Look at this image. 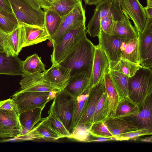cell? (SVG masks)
<instances>
[{"instance_id": "6da1fadb", "label": "cell", "mask_w": 152, "mask_h": 152, "mask_svg": "<svg viewBox=\"0 0 152 152\" xmlns=\"http://www.w3.org/2000/svg\"><path fill=\"white\" fill-rule=\"evenodd\" d=\"M94 45L84 37L58 64L71 70V77L86 71L91 76L94 53Z\"/></svg>"}, {"instance_id": "7a4b0ae2", "label": "cell", "mask_w": 152, "mask_h": 152, "mask_svg": "<svg viewBox=\"0 0 152 152\" xmlns=\"http://www.w3.org/2000/svg\"><path fill=\"white\" fill-rule=\"evenodd\" d=\"M128 96L138 106L152 94V69L142 67L132 77H129Z\"/></svg>"}, {"instance_id": "3957f363", "label": "cell", "mask_w": 152, "mask_h": 152, "mask_svg": "<svg viewBox=\"0 0 152 152\" xmlns=\"http://www.w3.org/2000/svg\"><path fill=\"white\" fill-rule=\"evenodd\" d=\"M86 22H83L69 30L54 44L51 55L52 65L59 64L79 41L86 35Z\"/></svg>"}, {"instance_id": "277c9868", "label": "cell", "mask_w": 152, "mask_h": 152, "mask_svg": "<svg viewBox=\"0 0 152 152\" xmlns=\"http://www.w3.org/2000/svg\"><path fill=\"white\" fill-rule=\"evenodd\" d=\"M57 92L18 91L12 95V98L20 114L24 111L36 108L43 110L47 103L53 99Z\"/></svg>"}, {"instance_id": "5b68a950", "label": "cell", "mask_w": 152, "mask_h": 152, "mask_svg": "<svg viewBox=\"0 0 152 152\" xmlns=\"http://www.w3.org/2000/svg\"><path fill=\"white\" fill-rule=\"evenodd\" d=\"M75 99L63 89L57 92L48 113L58 116L69 131L71 124Z\"/></svg>"}, {"instance_id": "8992f818", "label": "cell", "mask_w": 152, "mask_h": 152, "mask_svg": "<svg viewBox=\"0 0 152 152\" xmlns=\"http://www.w3.org/2000/svg\"><path fill=\"white\" fill-rule=\"evenodd\" d=\"M8 1L19 23L23 22L31 25L45 26L44 11L34 9L23 0Z\"/></svg>"}, {"instance_id": "52a82bcc", "label": "cell", "mask_w": 152, "mask_h": 152, "mask_svg": "<svg viewBox=\"0 0 152 152\" xmlns=\"http://www.w3.org/2000/svg\"><path fill=\"white\" fill-rule=\"evenodd\" d=\"M99 44L109 61H116L120 59L121 55L128 42L131 39L104 32L100 33L98 37Z\"/></svg>"}, {"instance_id": "ba28073f", "label": "cell", "mask_w": 152, "mask_h": 152, "mask_svg": "<svg viewBox=\"0 0 152 152\" xmlns=\"http://www.w3.org/2000/svg\"><path fill=\"white\" fill-rule=\"evenodd\" d=\"M19 116L18 112L0 109V137L18 138L23 135Z\"/></svg>"}, {"instance_id": "9c48e42d", "label": "cell", "mask_w": 152, "mask_h": 152, "mask_svg": "<svg viewBox=\"0 0 152 152\" xmlns=\"http://www.w3.org/2000/svg\"><path fill=\"white\" fill-rule=\"evenodd\" d=\"M138 50L140 65L152 69V18H147L145 27L138 33Z\"/></svg>"}, {"instance_id": "30bf717a", "label": "cell", "mask_w": 152, "mask_h": 152, "mask_svg": "<svg viewBox=\"0 0 152 152\" xmlns=\"http://www.w3.org/2000/svg\"><path fill=\"white\" fill-rule=\"evenodd\" d=\"M140 110L135 114L116 117L122 118L140 129H152V94L139 105Z\"/></svg>"}, {"instance_id": "8fae6325", "label": "cell", "mask_w": 152, "mask_h": 152, "mask_svg": "<svg viewBox=\"0 0 152 152\" xmlns=\"http://www.w3.org/2000/svg\"><path fill=\"white\" fill-rule=\"evenodd\" d=\"M85 10L79 0L74 8L63 17L57 30L50 41L53 45L65 33L79 24L86 22Z\"/></svg>"}, {"instance_id": "7c38bea8", "label": "cell", "mask_w": 152, "mask_h": 152, "mask_svg": "<svg viewBox=\"0 0 152 152\" xmlns=\"http://www.w3.org/2000/svg\"><path fill=\"white\" fill-rule=\"evenodd\" d=\"M105 92L103 77L95 84L90 86L88 91L85 110L79 124L89 129L93 124L96 105L103 93Z\"/></svg>"}, {"instance_id": "4fadbf2b", "label": "cell", "mask_w": 152, "mask_h": 152, "mask_svg": "<svg viewBox=\"0 0 152 152\" xmlns=\"http://www.w3.org/2000/svg\"><path fill=\"white\" fill-rule=\"evenodd\" d=\"M121 8L124 16L133 21L138 33L144 29L147 17L139 0H121Z\"/></svg>"}, {"instance_id": "5bb4252c", "label": "cell", "mask_w": 152, "mask_h": 152, "mask_svg": "<svg viewBox=\"0 0 152 152\" xmlns=\"http://www.w3.org/2000/svg\"><path fill=\"white\" fill-rule=\"evenodd\" d=\"M19 25L22 48L50 39L45 26L31 25L23 22L20 23Z\"/></svg>"}, {"instance_id": "9a60e30c", "label": "cell", "mask_w": 152, "mask_h": 152, "mask_svg": "<svg viewBox=\"0 0 152 152\" xmlns=\"http://www.w3.org/2000/svg\"><path fill=\"white\" fill-rule=\"evenodd\" d=\"M44 74V71L41 73L24 75L19 83L21 89L19 91L57 92L61 90L45 80Z\"/></svg>"}, {"instance_id": "2e32d148", "label": "cell", "mask_w": 152, "mask_h": 152, "mask_svg": "<svg viewBox=\"0 0 152 152\" xmlns=\"http://www.w3.org/2000/svg\"><path fill=\"white\" fill-rule=\"evenodd\" d=\"M95 6L93 15L86 27L87 32L92 37L99 36L100 22L103 17L121 9L107 0H102Z\"/></svg>"}, {"instance_id": "e0dca14e", "label": "cell", "mask_w": 152, "mask_h": 152, "mask_svg": "<svg viewBox=\"0 0 152 152\" xmlns=\"http://www.w3.org/2000/svg\"><path fill=\"white\" fill-rule=\"evenodd\" d=\"M94 53L90 84L93 86L109 72V61L100 45H94Z\"/></svg>"}, {"instance_id": "ac0fdd59", "label": "cell", "mask_w": 152, "mask_h": 152, "mask_svg": "<svg viewBox=\"0 0 152 152\" xmlns=\"http://www.w3.org/2000/svg\"><path fill=\"white\" fill-rule=\"evenodd\" d=\"M44 79L57 88L63 89L67 85L71 77V70L59 64L52 65L44 71Z\"/></svg>"}, {"instance_id": "d6986e66", "label": "cell", "mask_w": 152, "mask_h": 152, "mask_svg": "<svg viewBox=\"0 0 152 152\" xmlns=\"http://www.w3.org/2000/svg\"><path fill=\"white\" fill-rule=\"evenodd\" d=\"M90 76L86 71L71 76L63 89L74 99L80 96L90 86Z\"/></svg>"}, {"instance_id": "ffe728a7", "label": "cell", "mask_w": 152, "mask_h": 152, "mask_svg": "<svg viewBox=\"0 0 152 152\" xmlns=\"http://www.w3.org/2000/svg\"><path fill=\"white\" fill-rule=\"evenodd\" d=\"M21 61L17 56H9L4 50L0 51V75H24Z\"/></svg>"}, {"instance_id": "44dd1931", "label": "cell", "mask_w": 152, "mask_h": 152, "mask_svg": "<svg viewBox=\"0 0 152 152\" xmlns=\"http://www.w3.org/2000/svg\"><path fill=\"white\" fill-rule=\"evenodd\" d=\"M106 33L131 39L138 37L137 31L125 16L121 20L115 21Z\"/></svg>"}, {"instance_id": "7402d4cb", "label": "cell", "mask_w": 152, "mask_h": 152, "mask_svg": "<svg viewBox=\"0 0 152 152\" xmlns=\"http://www.w3.org/2000/svg\"><path fill=\"white\" fill-rule=\"evenodd\" d=\"M4 50L9 56H18L22 49L19 25L9 33H4Z\"/></svg>"}, {"instance_id": "603a6c76", "label": "cell", "mask_w": 152, "mask_h": 152, "mask_svg": "<svg viewBox=\"0 0 152 152\" xmlns=\"http://www.w3.org/2000/svg\"><path fill=\"white\" fill-rule=\"evenodd\" d=\"M90 86L74 100L72 122L69 129L70 133L78 124L84 114Z\"/></svg>"}, {"instance_id": "cb8c5ba5", "label": "cell", "mask_w": 152, "mask_h": 152, "mask_svg": "<svg viewBox=\"0 0 152 152\" xmlns=\"http://www.w3.org/2000/svg\"><path fill=\"white\" fill-rule=\"evenodd\" d=\"M109 131L113 137L120 134L140 129L126 120L118 117L110 116L105 120Z\"/></svg>"}, {"instance_id": "d4e9b609", "label": "cell", "mask_w": 152, "mask_h": 152, "mask_svg": "<svg viewBox=\"0 0 152 152\" xmlns=\"http://www.w3.org/2000/svg\"><path fill=\"white\" fill-rule=\"evenodd\" d=\"M103 79L105 92L108 100L107 116H114L120 102L119 97L113 85L109 72L105 73Z\"/></svg>"}, {"instance_id": "484cf974", "label": "cell", "mask_w": 152, "mask_h": 152, "mask_svg": "<svg viewBox=\"0 0 152 152\" xmlns=\"http://www.w3.org/2000/svg\"><path fill=\"white\" fill-rule=\"evenodd\" d=\"M42 109L38 108L24 111L19 114L20 121L23 130L26 132L31 130L42 121Z\"/></svg>"}, {"instance_id": "4316f807", "label": "cell", "mask_w": 152, "mask_h": 152, "mask_svg": "<svg viewBox=\"0 0 152 152\" xmlns=\"http://www.w3.org/2000/svg\"><path fill=\"white\" fill-rule=\"evenodd\" d=\"M109 72L120 101L129 98L128 84L129 77L115 71L110 70Z\"/></svg>"}, {"instance_id": "83f0119b", "label": "cell", "mask_w": 152, "mask_h": 152, "mask_svg": "<svg viewBox=\"0 0 152 152\" xmlns=\"http://www.w3.org/2000/svg\"><path fill=\"white\" fill-rule=\"evenodd\" d=\"M142 66L140 64L120 58L116 61H109V69L124 74L129 77L132 76Z\"/></svg>"}, {"instance_id": "f1b7e54d", "label": "cell", "mask_w": 152, "mask_h": 152, "mask_svg": "<svg viewBox=\"0 0 152 152\" xmlns=\"http://www.w3.org/2000/svg\"><path fill=\"white\" fill-rule=\"evenodd\" d=\"M21 68L24 75L41 73L45 70L44 64L36 53L28 56L25 60L22 61Z\"/></svg>"}, {"instance_id": "f546056e", "label": "cell", "mask_w": 152, "mask_h": 152, "mask_svg": "<svg viewBox=\"0 0 152 152\" xmlns=\"http://www.w3.org/2000/svg\"><path fill=\"white\" fill-rule=\"evenodd\" d=\"M41 136L42 139L56 140L61 138L53 128L48 117L43 118L33 128Z\"/></svg>"}, {"instance_id": "4dcf8cb0", "label": "cell", "mask_w": 152, "mask_h": 152, "mask_svg": "<svg viewBox=\"0 0 152 152\" xmlns=\"http://www.w3.org/2000/svg\"><path fill=\"white\" fill-rule=\"evenodd\" d=\"M120 58L140 64L138 37L131 39L128 42L121 55Z\"/></svg>"}, {"instance_id": "1f68e13d", "label": "cell", "mask_w": 152, "mask_h": 152, "mask_svg": "<svg viewBox=\"0 0 152 152\" xmlns=\"http://www.w3.org/2000/svg\"><path fill=\"white\" fill-rule=\"evenodd\" d=\"M44 10L45 25L50 37V41L59 27L63 18L53 11L48 9Z\"/></svg>"}, {"instance_id": "d6a6232c", "label": "cell", "mask_w": 152, "mask_h": 152, "mask_svg": "<svg viewBox=\"0 0 152 152\" xmlns=\"http://www.w3.org/2000/svg\"><path fill=\"white\" fill-rule=\"evenodd\" d=\"M19 23L14 13L7 12L0 9V29L8 34L17 27Z\"/></svg>"}, {"instance_id": "836d02e7", "label": "cell", "mask_w": 152, "mask_h": 152, "mask_svg": "<svg viewBox=\"0 0 152 152\" xmlns=\"http://www.w3.org/2000/svg\"><path fill=\"white\" fill-rule=\"evenodd\" d=\"M79 0H55L48 9L53 11L63 18L74 8Z\"/></svg>"}, {"instance_id": "e575fe53", "label": "cell", "mask_w": 152, "mask_h": 152, "mask_svg": "<svg viewBox=\"0 0 152 152\" xmlns=\"http://www.w3.org/2000/svg\"><path fill=\"white\" fill-rule=\"evenodd\" d=\"M108 100L105 92L102 95L96 106L92 124L105 121L108 117Z\"/></svg>"}, {"instance_id": "d590c367", "label": "cell", "mask_w": 152, "mask_h": 152, "mask_svg": "<svg viewBox=\"0 0 152 152\" xmlns=\"http://www.w3.org/2000/svg\"><path fill=\"white\" fill-rule=\"evenodd\" d=\"M140 109L138 106L129 98L120 101L116 110L115 117L135 114Z\"/></svg>"}, {"instance_id": "8d00e7d4", "label": "cell", "mask_w": 152, "mask_h": 152, "mask_svg": "<svg viewBox=\"0 0 152 152\" xmlns=\"http://www.w3.org/2000/svg\"><path fill=\"white\" fill-rule=\"evenodd\" d=\"M89 130L93 137H113L108 129L105 121L93 123L89 128Z\"/></svg>"}, {"instance_id": "74e56055", "label": "cell", "mask_w": 152, "mask_h": 152, "mask_svg": "<svg viewBox=\"0 0 152 152\" xmlns=\"http://www.w3.org/2000/svg\"><path fill=\"white\" fill-rule=\"evenodd\" d=\"M71 134L70 138L79 141L90 142L93 139L89 129L81 124H78Z\"/></svg>"}, {"instance_id": "f35d334b", "label": "cell", "mask_w": 152, "mask_h": 152, "mask_svg": "<svg viewBox=\"0 0 152 152\" xmlns=\"http://www.w3.org/2000/svg\"><path fill=\"white\" fill-rule=\"evenodd\" d=\"M48 118L53 128L60 135L61 138H70L71 134L66 128L63 122L56 115L52 113H48Z\"/></svg>"}, {"instance_id": "ab89813d", "label": "cell", "mask_w": 152, "mask_h": 152, "mask_svg": "<svg viewBox=\"0 0 152 152\" xmlns=\"http://www.w3.org/2000/svg\"><path fill=\"white\" fill-rule=\"evenodd\" d=\"M152 129H141L123 133L114 137L117 141L128 140L137 137L146 135H151Z\"/></svg>"}, {"instance_id": "60d3db41", "label": "cell", "mask_w": 152, "mask_h": 152, "mask_svg": "<svg viewBox=\"0 0 152 152\" xmlns=\"http://www.w3.org/2000/svg\"><path fill=\"white\" fill-rule=\"evenodd\" d=\"M0 109L19 113L17 105L12 98L0 101Z\"/></svg>"}, {"instance_id": "b9f144b4", "label": "cell", "mask_w": 152, "mask_h": 152, "mask_svg": "<svg viewBox=\"0 0 152 152\" xmlns=\"http://www.w3.org/2000/svg\"><path fill=\"white\" fill-rule=\"evenodd\" d=\"M0 9L7 12L14 13L8 0H0Z\"/></svg>"}, {"instance_id": "7bdbcfd3", "label": "cell", "mask_w": 152, "mask_h": 152, "mask_svg": "<svg viewBox=\"0 0 152 152\" xmlns=\"http://www.w3.org/2000/svg\"><path fill=\"white\" fill-rule=\"evenodd\" d=\"M34 9L38 10H42L41 7L36 0H23Z\"/></svg>"}, {"instance_id": "ee69618b", "label": "cell", "mask_w": 152, "mask_h": 152, "mask_svg": "<svg viewBox=\"0 0 152 152\" xmlns=\"http://www.w3.org/2000/svg\"><path fill=\"white\" fill-rule=\"evenodd\" d=\"M39 4L41 7L43 9H48L51 5L48 0H36Z\"/></svg>"}, {"instance_id": "f6af8a7d", "label": "cell", "mask_w": 152, "mask_h": 152, "mask_svg": "<svg viewBox=\"0 0 152 152\" xmlns=\"http://www.w3.org/2000/svg\"><path fill=\"white\" fill-rule=\"evenodd\" d=\"M95 139H92L90 142H101L110 140H116V139L114 137L112 138H107L105 137H95Z\"/></svg>"}, {"instance_id": "bcb514c9", "label": "cell", "mask_w": 152, "mask_h": 152, "mask_svg": "<svg viewBox=\"0 0 152 152\" xmlns=\"http://www.w3.org/2000/svg\"><path fill=\"white\" fill-rule=\"evenodd\" d=\"M144 9L147 18H152V6H147Z\"/></svg>"}, {"instance_id": "7dc6e473", "label": "cell", "mask_w": 152, "mask_h": 152, "mask_svg": "<svg viewBox=\"0 0 152 152\" xmlns=\"http://www.w3.org/2000/svg\"><path fill=\"white\" fill-rule=\"evenodd\" d=\"M86 4L96 5L102 0H84Z\"/></svg>"}, {"instance_id": "c3c4849f", "label": "cell", "mask_w": 152, "mask_h": 152, "mask_svg": "<svg viewBox=\"0 0 152 152\" xmlns=\"http://www.w3.org/2000/svg\"><path fill=\"white\" fill-rule=\"evenodd\" d=\"M115 6L121 8V0H107Z\"/></svg>"}, {"instance_id": "681fc988", "label": "cell", "mask_w": 152, "mask_h": 152, "mask_svg": "<svg viewBox=\"0 0 152 152\" xmlns=\"http://www.w3.org/2000/svg\"><path fill=\"white\" fill-rule=\"evenodd\" d=\"M140 140L142 142H152V137L151 136L141 139Z\"/></svg>"}, {"instance_id": "f907efd6", "label": "cell", "mask_w": 152, "mask_h": 152, "mask_svg": "<svg viewBox=\"0 0 152 152\" xmlns=\"http://www.w3.org/2000/svg\"><path fill=\"white\" fill-rule=\"evenodd\" d=\"M147 6H152V0H147Z\"/></svg>"}, {"instance_id": "816d5d0a", "label": "cell", "mask_w": 152, "mask_h": 152, "mask_svg": "<svg viewBox=\"0 0 152 152\" xmlns=\"http://www.w3.org/2000/svg\"><path fill=\"white\" fill-rule=\"evenodd\" d=\"M4 50V48L2 46V45L0 44V51H3Z\"/></svg>"}, {"instance_id": "f5cc1de1", "label": "cell", "mask_w": 152, "mask_h": 152, "mask_svg": "<svg viewBox=\"0 0 152 152\" xmlns=\"http://www.w3.org/2000/svg\"><path fill=\"white\" fill-rule=\"evenodd\" d=\"M49 3L51 4L55 0H48ZM51 6V5H50Z\"/></svg>"}]
</instances>
